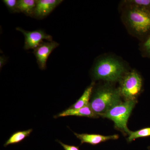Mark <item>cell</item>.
Instances as JSON below:
<instances>
[{
	"label": "cell",
	"instance_id": "6da1fadb",
	"mask_svg": "<svg viewBox=\"0 0 150 150\" xmlns=\"http://www.w3.org/2000/svg\"><path fill=\"white\" fill-rule=\"evenodd\" d=\"M126 71V65L122 60L108 55L97 59L93 67L92 75L96 80L113 82L120 81Z\"/></svg>",
	"mask_w": 150,
	"mask_h": 150
},
{
	"label": "cell",
	"instance_id": "7a4b0ae2",
	"mask_svg": "<svg viewBox=\"0 0 150 150\" xmlns=\"http://www.w3.org/2000/svg\"><path fill=\"white\" fill-rule=\"evenodd\" d=\"M122 15L124 24L133 35L139 37L150 35L149 11L126 6Z\"/></svg>",
	"mask_w": 150,
	"mask_h": 150
},
{
	"label": "cell",
	"instance_id": "3957f363",
	"mask_svg": "<svg viewBox=\"0 0 150 150\" xmlns=\"http://www.w3.org/2000/svg\"><path fill=\"white\" fill-rule=\"evenodd\" d=\"M121 97L118 89L105 85L94 91L89 106L97 115L102 116L113 106L122 102Z\"/></svg>",
	"mask_w": 150,
	"mask_h": 150
},
{
	"label": "cell",
	"instance_id": "277c9868",
	"mask_svg": "<svg viewBox=\"0 0 150 150\" xmlns=\"http://www.w3.org/2000/svg\"><path fill=\"white\" fill-rule=\"evenodd\" d=\"M136 102L137 100H126L121 102L108 110L101 116L112 120L117 129L125 134H129L131 131L128 129L127 123Z\"/></svg>",
	"mask_w": 150,
	"mask_h": 150
},
{
	"label": "cell",
	"instance_id": "5b68a950",
	"mask_svg": "<svg viewBox=\"0 0 150 150\" xmlns=\"http://www.w3.org/2000/svg\"><path fill=\"white\" fill-rule=\"evenodd\" d=\"M118 90L121 96L126 100H136L142 91V77L135 70L126 72L120 80Z\"/></svg>",
	"mask_w": 150,
	"mask_h": 150
},
{
	"label": "cell",
	"instance_id": "8992f818",
	"mask_svg": "<svg viewBox=\"0 0 150 150\" xmlns=\"http://www.w3.org/2000/svg\"><path fill=\"white\" fill-rule=\"evenodd\" d=\"M16 29L24 35L25 42L23 48L25 50L35 49L43 42V40L53 41L52 36L46 33L42 29L31 31L25 30L20 27L16 28Z\"/></svg>",
	"mask_w": 150,
	"mask_h": 150
},
{
	"label": "cell",
	"instance_id": "52a82bcc",
	"mask_svg": "<svg viewBox=\"0 0 150 150\" xmlns=\"http://www.w3.org/2000/svg\"><path fill=\"white\" fill-rule=\"evenodd\" d=\"M59 46V43L54 41H44L33 51L38 67L41 70L46 68V62L48 57L55 48Z\"/></svg>",
	"mask_w": 150,
	"mask_h": 150
},
{
	"label": "cell",
	"instance_id": "ba28073f",
	"mask_svg": "<svg viewBox=\"0 0 150 150\" xmlns=\"http://www.w3.org/2000/svg\"><path fill=\"white\" fill-rule=\"evenodd\" d=\"M63 1L62 0H36L33 17L37 19L44 18Z\"/></svg>",
	"mask_w": 150,
	"mask_h": 150
},
{
	"label": "cell",
	"instance_id": "9c48e42d",
	"mask_svg": "<svg viewBox=\"0 0 150 150\" xmlns=\"http://www.w3.org/2000/svg\"><path fill=\"white\" fill-rule=\"evenodd\" d=\"M74 133L77 138L80 140L81 144L87 143L93 145H97L108 140L117 139L119 138L118 135L105 136L99 134H78L74 132Z\"/></svg>",
	"mask_w": 150,
	"mask_h": 150
},
{
	"label": "cell",
	"instance_id": "30bf717a",
	"mask_svg": "<svg viewBox=\"0 0 150 150\" xmlns=\"http://www.w3.org/2000/svg\"><path fill=\"white\" fill-rule=\"evenodd\" d=\"M69 116H80V117H86L88 118H96L98 117V115L93 112L89 105L78 108H69L60 112L58 115H55L54 118H57L59 117H66Z\"/></svg>",
	"mask_w": 150,
	"mask_h": 150
},
{
	"label": "cell",
	"instance_id": "8fae6325",
	"mask_svg": "<svg viewBox=\"0 0 150 150\" xmlns=\"http://www.w3.org/2000/svg\"><path fill=\"white\" fill-rule=\"evenodd\" d=\"M94 83L92 82L86 89L83 93L79 99L74 104L70 107V108L78 109L88 106L89 104V100L93 91Z\"/></svg>",
	"mask_w": 150,
	"mask_h": 150
},
{
	"label": "cell",
	"instance_id": "7c38bea8",
	"mask_svg": "<svg viewBox=\"0 0 150 150\" xmlns=\"http://www.w3.org/2000/svg\"><path fill=\"white\" fill-rule=\"evenodd\" d=\"M36 4V0H18V8L19 12L33 17Z\"/></svg>",
	"mask_w": 150,
	"mask_h": 150
},
{
	"label": "cell",
	"instance_id": "4fadbf2b",
	"mask_svg": "<svg viewBox=\"0 0 150 150\" xmlns=\"http://www.w3.org/2000/svg\"><path fill=\"white\" fill-rule=\"evenodd\" d=\"M32 131V129H29L25 131H17L11 136L8 139L5 143L4 146L6 147L9 145L20 143L25 138L29 137Z\"/></svg>",
	"mask_w": 150,
	"mask_h": 150
},
{
	"label": "cell",
	"instance_id": "5bb4252c",
	"mask_svg": "<svg viewBox=\"0 0 150 150\" xmlns=\"http://www.w3.org/2000/svg\"><path fill=\"white\" fill-rule=\"evenodd\" d=\"M125 5L136 7L150 11V0H126L123 1Z\"/></svg>",
	"mask_w": 150,
	"mask_h": 150
},
{
	"label": "cell",
	"instance_id": "9a60e30c",
	"mask_svg": "<svg viewBox=\"0 0 150 150\" xmlns=\"http://www.w3.org/2000/svg\"><path fill=\"white\" fill-rule=\"evenodd\" d=\"M150 127L140 129L138 131L132 132L131 131L129 134V137L127 139L128 142H131L136 139L139 138H143L150 137Z\"/></svg>",
	"mask_w": 150,
	"mask_h": 150
},
{
	"label": "cell",
	"instance_id": "2e32d148",
	"mask_svg": "<svg viewBox=\"0 0 150 150\" xmlns=\"http://www.w3.org/2000/svg\"><path fill=\"white\" fill-rule=\"evenodd\" d=\"M141 51L143 56L150 59V34L142 43Z\"/></svg>",
	"mask_w": 150,
	"mask_h": 150
},
{
	"label": "cell",
	"instance_id": "e0dca14e",
	"mask_svg": "<svg viewBox=\"0 0 150 150\" xmlns=\"http://www.w3.org/2000/svg\"><path fill=\"white\" fill-rule=\"evenodd\" d=\"M2 1L11 12L19 13L18 8V1H16V0H3Z\"/></svg>",
	"mask_w": 150,
	"mask_h": 150
},
{
	"label": "cell",
	"instance_id": "ac0fdd59",
	"mask_svg": "<svg viewBox=\"0 0 150 150\" xmlns=\"http://www.w3.org/2000/svg\"><path fill=\"white\" fill-rule=\"evenodd\" d=\"M56 141L61 144L65 150H80L79 147L66 144L58 140H56Z\"/></svg>",
	"mask_w": 150,
	"mask_h": 150
},
{
	"label": "cell",
	"instance_id": "d6986e66",
	"mask_svg": "<svg viewBox=\"0 0 150 150\" xmlns=\"http://www.w3.org/2000/svg\"><path fill=\"white\" fill-rule=\"evenodd\" d=\"M7 59L4 56H1L0 57V68L1 69L3 66H4L7 62Z\"/></svg>",
	"mask_w": 150,
	"mask_h": 150
}]
</instances>
